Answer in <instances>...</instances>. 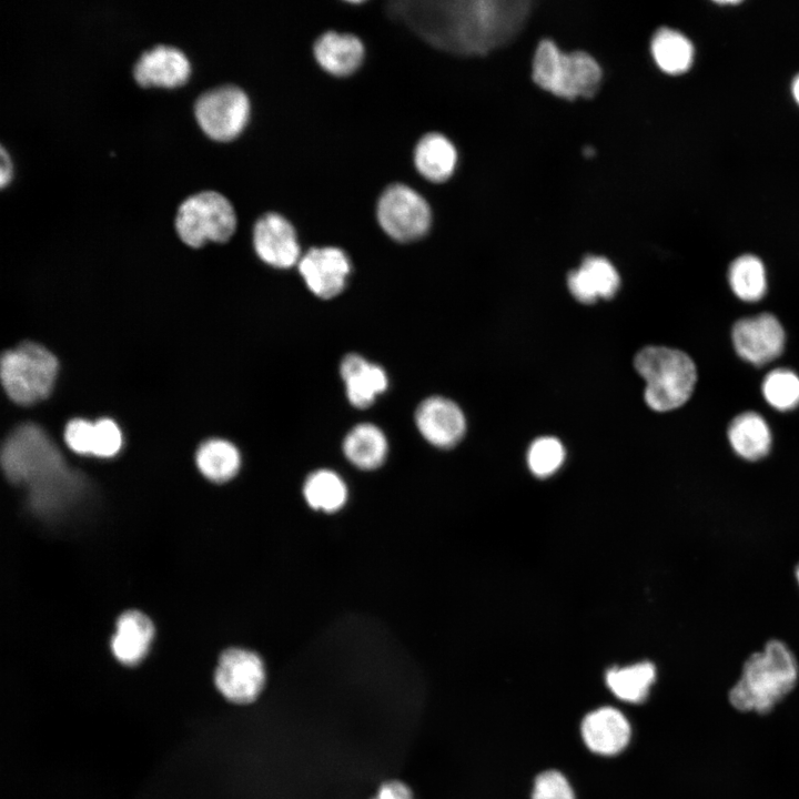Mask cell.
<instances>
[{
  "mask_svg": "<svg viewBox=\"0 0 799 799\" xmlns=\"http://www.w3.org/2000/svg\"><path fill=\"white\" fill-rule=\"evenodd\" d=\"M303 495L312 508L333 513L345 504L347 487L335 472L318 469L306 478L303 485Z\"/></svg>",
  "mask_w": 799,
  "mask_h": 799,
  "instance_id": "28",
  "label": "cell"
},
{
  "mask_svg": "<svg viewBox=\"0 0 799 799\" xmlns=\"http://www.w3.org/2000/svg\"><path fill=\"white\" fill-rule=\"evenodd\" d=\"M190 72L185 53L168 44L143 51L133 67V75L141 85L176 87L186 81Z\"/></svg>",
  "mask_w": 799,
  "mask_h": 799,
  "instance_id": "15",
  "label": "cell"
},
{
  "mask_svg": "<svg viewBox=\"0 0 799 799\" xmlns=\"http://www.w3.org/2000/svg\"><path fill=\"white\" fill-rule=\"evenodd\" d=\"M297 269L309 290L317 297L327 300L345 289L352 264L342 249L320 246L302 254Z\"/></svg>",
  "mask_w": 799,
  "mask_h": 799,
  "instance_id": "11",
  "label": "cell"
},
{
  "mask_svg": "<svg viewBox=\"0 0 799 799\" xmlns=\"http://www.w3.org/2000/svg\"><path fill=\"white\" fill-rule=\"evenodd\" d=\"M799 666L791 649L770 639L745 661L739 680L729 690V702L740 711L767 714L797 685Z\"/></svg>",
  "mask_w": 799,
  "mask_h": 799,
  "instance_id": "2",
  "label": "cell"
},
{
  "mask_svg": "<svg viewBox=\"0 0 799 799\" xmlns=\"http://www.w3.org/2000/svg\"><path fill=\"white\" fill-rule=\"evenodd\" d=\"M194 113L202 130L212 139L227 141L246 125L250 100L237 85L223 84L202 92L194 104Z\"/></svg>",
  "mask_w": 799,
  "mask_h": 799,
  "instance_id": "9",
  "label": "cell"
},
{
  "mask_svg": "<svg viewBox=\"0 0 799 799\" xmlns=\"http://www.w3.org/2000/svg\"><path fill=\"white\" fill-rule=\"evenodd\" d=\"M363 42L354 34L327 31L314 43L313 53L318 65L335 77L355 72L364 59Z\"/></svg>",
  "mask_w": 799,
  "mask_h": 799,
  "instance_id": "20",
  "label": "cell"
},
{
  "mask_svg": "<svg viewBox=\"0 0 799 799\" xmlns=\"http://www.w3.org/2000/svg\"><path fill=\"white\" fill-rule=\"evenodd\" d=\"M94 423L83 418L70 421L64 429L67 445L75 453L92 454Z\"/></svg>",
  "mask_w": 799,
  "mask_h": 799,
  "instance_id": "32",
  "label": "cell"
},
{
  "mask_svg": "<svg viewBox=\"0 0 799 799\" xmlns=\"http://www.w3.org/2000/svg\"><path fill=\"white\" fill-rule=\"evenodd\" d=\"M340 374L348 402L357 408L370 407L388 387L384 368L360 354L345 355L340 365Z\"/></svg>",
  "mask_w": 799,
  "mask_h": 799,
  "instance_id": "17",
  "label": "cell"
},
{
  "mask_svg": "<svg viewBox=\"0 0 799 799\" xmlns=\"http://www.w3.org/2000/svg\"><path fill=\"white\" fill-rule=\"evenodd\" d=\"M196 465L209 479L222 483L239 472L241 456L239 449L221 438L204 442L196 452Z\"/></svg>",
  "mask_w": 799,
  "mask_h": 799,
  "instance_id": "27",
  "label": "cell"
},
{
  "mask_svg": "<svg viewBox=\"0 0 799 799\" xmlns=\"http://www.w3.org/2000/svg\"><path fill=\"white\" fill-rule=\"evenodd\" d=\"M651 53L664 72L679 74L691 67L694 47L682 33L660 28L651 40Z\"/></svg>",
  "mask_w": 799,
  "mask_h": 799,
  "instance_id": "26",
  "label": "cell"
},
{
  "mask_svg": "<svg viewBox=\"0 0 799 799\" xmlns=\"http://www.w3.org/2000/svg\"><path fill=\"white\" fill-rule=\"evenodd\" d=\"M1 464L12 483L30 488L32 505L42 510L60 506L79 487L54 443L34 424H23L8 436Z\"/></svg>",
  "mask_w": 799,
  "mask_h": 799,
  "instance_id": "1",
  "label": "cell"
},
{
  "mask_svg": "<svg viewBox=\"0 0 799 799\" xmlns=\"http://www.w3.org/2000/svg\"><path fill=\"white\" fill-rule=\"evenodd\" d=\"M792 93H793L796 101L799 103V74L793 80Z\"/></svg>",
  "mask_w": 799,
  "mask_h": 799,
  "instance_id": "35",
  "label": "cell"
},
{
  "mask_svg": "<svg viewBox=\"0 0 799 799\" xmlns=\"http://www.w3.org/2000/svg\"><path fill=\"white\" fill-rule=\"evenodd\" d=\"M532 799H575V795L570 783L562 772L546 770L536 777Z\"/></svg>",
  "mask_w": 799,
  "mask_h": 799,
  "instance_id": "30",
  "label": "cell"
},
{
  "mask_svg": "<svg viewBox=\"0 0 799 799\" xmlns=\"http://www.w3.org/2000/svg\"><path fill=\"white\" fill-rule=\"evenodd\" d=\"M236 215L232 203L220 192L200 191L179 205L175 229L181 240L198 247L205 241L224 242L234 233Z\"/></svg>",
  "mask_w": 799,
  "mask_h": 799,
  "instance_id": "6",
  "label": "cell"
},
{
  "mask_svg": "<svg viewBox=\"0 0 799 799\" xmlns=\"http://www.w3.org/2000/svg\"><path fill=\"white\" fill-rule=\"evenodd\" d=\"M415 423L421 435L439 448L455 446L466 431L465 416L459 406L443 396L422 401L415 411Z\"/></svg>",
  "mask_w": 799,
  "mask_h": 799,
  "instance_id": "14",
  "label": "cell"
},
{
  "mask_svg": "<svg viewBox=\"0 0 799 799\" xmlns=\"http://www.w3.org/2000/svg\"><path fill=\"white\" fill-rule=\"evenodd\" d=\"M603 72L584 51L564 53L555 42H539L533 59V80L542 89L564 99L589 98L596 93Z\"/></svg>",
  "mask_w": 799,
  "mask_h": 799,
  "instance_id": "4",
  "label": "cell"
},
{
  "mask_svg": "<svg viewBox=\"0 0 799 799\" xmlns=\"http://www.w3.org/2000/svg\"><path fill=\"white\" fill-rule=\"evenodd\" d=\"M580 732L585 745L593 752L614 756L627 747L631 728L618 709L601 707L585 716Z\"/></svg>",
  "mask_w": 799,
  "mask_h": 799,
  "instance_id": "16",
  "label": "cell"
},
{
  "mask_svg": "<svg viewBox=\"0 0 799 799\" xmlns=\"http://www.w3.org/2000/svg\"><path fill=\"white\" fill-rule=\"evenodd\" d=\"M567 285L576 300L588 304L599 297L611 299L620 286V277L606 257L588 255L568 274Z\"/></svg>",
  "mask_w": 799,
  "mask_h": 799,
  "instance_id": "19",
  "label": "cell"
},
{
  "mask_svg": "<svg viewBox=\"0 0 799 799\" xmlns=\"http://www.w3.org/2000/svg\"><path fill=\"white\" fill-rule=\"evenodd\" d=\"M656 680L655 665L649 661L638 663L621 668H610L606 672V685L620 700L639 704L644 702L650 687Z\"/></svg>",
  "mask_w": 799,
  "mask_h": 799,
  "instance_id": "25",
  "label": "cell"
},
{
  "mask_svg": "<svg viewBox=\"0 0 799 799\" xmlns=\"http://www.w3.org/2000/svg\"><path fill=\"white\" fill-rule=\"evenodd\" d=\"M122 445L119 426L110 418H101L94 423L92 454L98 457L114 456Z\"/></svg>",
  "mask_w": 799,
  "mask_h": 799,
  "instance_id": "31",
  "label": "cell"
},
{
  "mask_svg": "<svg viewBox=\"0 0 799 799\" xmlns=\"http://www.w3.org/2000/svg\"><path fill=\"white\" fill-rule=\"evenodd\" d=\"M637 373L645 381L644 400L656 413H670L685 407L692 398L699 372L686 351L667 345H649L634 358Z\"/></svg>",
  "mask_w": 799,
  "mask_h": 799,
  "instance_id": "3",
  "label": "cell"
},
{
  "mask_svg": "<svg viewBox=\"0 0 799 799\" xmlns=\"http://www.w3.org/2000/svg\"><path fill=\"white\" fill-rule=\"evenodd\" d=\"M253 247L265 264L277 269L297 265L302 256L294 226L275 212L265 213L255 222Z\"/></svg>",
  "mask_w": 799,
  "mask_h": 799,
  "instance_id": "12",
  "label": "cell"
},
{
  "mask_svg": "<svg viewBox=\"0 0 799 799\" xmlns=\"http://www.w3.org/2000/svg\"><path fill=\"white\" fill-rule=\"evenodd\" d=\"M59 362L44 346L24 342L4 352L0 376L7 395L17 404L31 405L44 400L52 391Z\"/></svg>",
  "mask_w": 799,
  "mask_h": 799,
  "instance_id": "5",
  "label": "cell"
},
{
  "mask_svg": "<svg viewBox=\"0 0 799 799\" xmlns=\"http://www.w3.org/2000/svg\"><path fill=\"white\" fill-rule=\"evenodd\" d=\"M413 161L418 173L434 183L449 179L457 163L454 144L443 134L431 132L415 145Z\"/></svg>",
  "mask_w": 799,
  "mask_h": 799,
  "instance_id": "22",
  "label": "cell"
},
{
  "mask_svg": "<svg viewBox=\"0 0 799 799\" xmlns=\"http://www.w3.org/2000/svg\"><path fill=\"white\" fill-rule=\"evenodd\" d=\"M12 174V164L6 149L1 146L0 151V184L4 186L9 182Z\"/></svg>",
  "mask_w": 799,
  "mask_h": 799,
  "instance_id": "34",
  "label": "cell"
},
{
  "mask_svg": "<svg viewBox=\"0 0 799 799\" xmlns=\"http://www.w3.org/2000/svg\"><path fill=\"white\" fill-rule=\"evenodd\" d=\"M726 282L738 302L750 306L759 305L769 293L767 264L759 254L741 252L729 262Z\"/></svg>",
  "mask_w": 799,
  "mask_h": 799,
  "instance_id": "18",
  "label": "cell"
},
{
  "mask_svg": "<svg viewBox=\"0 0 799 799\" xmlns=\"http://www.w3.org/2000/svg\"><path fill=\"white\" fill-rule=\"evenodd\" d=\"M795 578H796L797 584H798V586H799V564L796 566V569H795Z\"/></svg>",
  "mask_w": 799,
  "mask_h": 799,
  "instance_id": "36",
  "label": "cell"
},
{
  "mask_svg": "<svg viewBox=\"0 0 799 799\" xmlns=\"http://www.w3.org/2000/svg\"><path fill=\"white\" fill-rule=\"evenodd\" d=\"M730 343L736 356L745 364L766 371L783 357L788 334L772 312L757 311L738 317L730 328Z\"/></svg>",
  "mask_w": 799,
  "mask_h": 799,
  "instance_id": "7",
  "label": "cell"
},
{
  "mask_svg": "<svg viewBox=\"0 0 799 799\" xmlns=\"http://www.w3.org/2000/svg\"><path fill=\"white\" fill-rule=\"evenodd\" d=\"M760 394L770 411L778 414L796 412L799 409V373L781 364L766 370Z\"/></svg>",
  "mask_w": 799,
  "mask_h": 799,
  "instance_id": "24",
  "label": "cell"
},
{
  "mask_svg": "<svg viewBox=\"0 0 799 799\" xmlns=\"http://www.w3.org/2000/svg\"><path fill=\"white\" fill-rule=\"evenodd\" d=\"M265 677V667L257 654L242 648H229L219 658L214 680L226 699L236 704H249L262 691Z\"/></svg>",
  "mask_w": 799,
  "mask_h": 799,
  "instance_id": "10",
  "label": "cell"
},
{
  "mask_svg": "<svg viewBox=\"0 0 799 799\" xmlns=\"http://www.w3.org/2000/svg\"><path fill=\"white\" fill-rule=\"evenodd\" d=\"M726 441L731 454L746 463L768 458L775 448V433L769 419L759 411L736 414L727 425Z\"/></svg>",
  "mask_w": 799,
  "mask_h": 799,
  "instance_id": "13",
  "label": "cell"
},
{
  "mask_svg": "<svg viewBox=\"0 0 799 799\" xmlns=\"http://www.w3.org/2000/svg\"><path fill=\"white\" fill-rule=\"evenodd\" d=\"M376 219L381 229L397 242L423 237L432 223L427 201L406 184L387 186L376 203Z\"/></svg>",
  "mask_w": 799,
  "mask_h": 799,
  "instance_id": "8",
  "label": "cell"
},
{
  "mask_svg": "<svg viewBox=\"0 0 799 799\" xmlns=\"http://www.w3.org/2000/svg\"><path fill=\"white\" fill-rule=\"evenodd\" d=\"M154 628L150 618L141 611L123 613L117 621V633L111 640L115 658L129 666L139 664L146 655Z\"/></svg>",
  "mask_w": 799,
  "mask_h": 799,
  "instance_id": "21",
  "label": "cell"
},
{
  "mask_svg": "<svg viewBox=\"0 0 799 799\" xmlns=\"http://www.w3.org/2000/svg\"><path fill=\"white\" fill-rule=\"evenodd\" d=\"M372 799H414L411 789L402 781L383 783Z\"/></svg>",
  "mask_w": 799,
  "mask_h": 799,
  "instance_id": "33",
  "label": "cell"
},
{
  "mask_svg": "<svg viewBox=\"0 0 799 799\" xmlns=\"http://www.w3.org/2000/svg\"><path fill=\"white\" fill-rule=\"evenodd\" d=\"M387 451L385 434L372 423L355 425L343 441L345 457L354 466L365 471L380 467L386 458Z\"/></svg>",
  "mask_w": 799,
  "mask_h": 799,
  "instance_id": "23",
  "label": "cell"
},
{
  "mask_svg": "<svg viewBox=\"0 0 799 799\" xmlns=\"http://www.w3.org/2000/svg\"><path fill=\"white\" fill-rule=\"evenodd\" d=\"M564 458L565 449L562 443L550 436L534 441L527 454L529 469L542 478L554 474L563 464Z\"/></svg>",
  "mask_w": 799,
  "mask_h": 799,
  "instance_id": "29",
  "label": "cell"
},
{
  "mask_svg": "<svg viewBox=\"0 0 799 799\" xmlns=\"http://www.w3.org/2000/svg\"><path fill=\"white\" fill-rule=\"evenodd\" d=\"M717 3H720V4H737V3H739V1H717Z\"/></svg>",
  "mask_w": 799,
  "mask_h": 799,
  "instance_id": "37",
  "label": "cell"
}]
</instances>
